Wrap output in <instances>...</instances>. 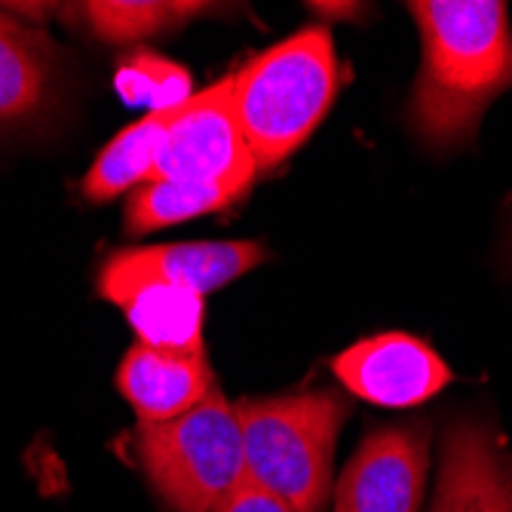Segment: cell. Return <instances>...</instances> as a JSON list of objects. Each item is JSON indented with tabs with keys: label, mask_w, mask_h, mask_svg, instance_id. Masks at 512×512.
Returning a JSON list of instances; mask_svg holds the SVG:
<instances>
[{
	"label": "cell",
	"mask_w": 512,
	"mask_h": 512,
	"mask_svg": "<svg viewBox=\"0 0 512 512\" xmlns=\"http://www.w3.org/2000/svg\"><path fill=\"white\" fill-rule=\"evenodd\" d=\"M421 71L408 123L433 151L473 142L485 108L512 89V25L503 0H417Z\"/></svg>",
	"instance_id": "obj_1"
},
{
	"label": "cell",
	"mask_w": 512,
	"mask_h": 512,
	"mask_svg": "<svg viewBox=\"0 0 512 512\" xmlns=\"http://www.w3.org/2000/svg\"><path fill=\"white\" fill-rule=\"evenodd\" d=\"M341 89L332 34L301 28L230 74V108L252 151L255 169L292 157L329 114Z\"/></svg>",
	"instance_id": "obj_2"
},
{
	"label": "cell",
	"mask_w": 512,
	"mask_h": 512,
	"mask_svg": "<svg viewBox=\"0 0 512 512\" xmlns=\"http://www.w3.org/2000/svg\"><path fill=\"white\" fill-rule=\"evenodd\" d=\"M347 414L350 402L335 390L240 402L246 482L295 512H319L332 491V457Z\"/></svg>",
	"instance_id": "obj_3"
},
{
	"label": "cell",
	"mask_w": 512,
	"mask_h": 512,
	"mask_svg": "<svg viewBox=\"0 0 512 512\" xmlns=\"http://www.w3.org/2000/svg\"><path fill=\"white\" fill-rule=\"evenodd\" d=\"M135 454L169 512H212L246 479L237 405L218 387L181 417L138 424Z\"/></svg>",
	"instance_id": "obj_4"
},
{
	"label": "cell",
	"mask_w": 512,
	"mask_h": 512,
	"mask_svg": "<svg viewBox=\"0 0 512 512\" xmlns=\"http://www.w3.org/2000/svg\"><path fill=\"white\" fill-rule=\"evenodd\" d=\"M255 175L252 151L230 108V77H221L194 92V99L175 114L151 181L227 184L249 191Z\"/></svg>",
	"instance_id": "obj_5"
},
{
	"label": "cell",
	"mask_w": 512,
	"mask_h": 512,
	"mask_svg": "<svg viewBox=\"0 0 512 512\" xmlns=\"http://www.w3.org/2000/svg\"><path fill=\"white\" fill-rule=\"evenodd\" d=\"M267 261V249L255 240H221V243H175L151 249L114 252L96 279L105 301L117 304L129 289L142 283H172L197 295L230 286L243 273Z\"/></svg>",
	"instance_id": "obj_6"
},
{
	"label": "cell",
	"mask_w": 512,
	"mask_h": 512,
	"mask_svg": "<svg viewBox=\"0 0 512 512\" xmlns=\"http://www.w3.org/2000/svg\"><path fill=\"white\" fill-rule=\"evenodd\" d=\"M427 467V424L368 433L335 488V512H417Z\"/></svg>",
	"instance_id": "obj_7"
},
{
	"label": "cell",
	"mask_w": 512,
	"mask_h": 512,
	"mask_svg": "<svg viewBox=\"0 0 512 512\" xmlns=\"http://www.w3.org/2000/svg\"><path fill=\"white\" fill-rule=\"evenodd\" d=\"M335 378L359 399L381 408H411L451 384L445 359L405 332L365 338L332 359Z\"/></svg>",
	"instance_id": "obj_8"
},
{
	"label": "cell",
	"mask_w": 512,
	"mask_h": 512,
	"mask_svg": "<svg viewBox=\"0 0 512 512\" xmlns=\"http://www.w3.org/2000/svg\"><path fill=\"white\" fill-rule=\"evenodd\" d=\"M433 512H512L506 454L488 424L457 421L445 433Z\"/></svg>",
	"instance_id": "obj_9"
},
{
	"label": "cell",
	"mask_w": 512,
	"mask_h": 512,
	"mask_svg": "<svg viewBox=\"0 0 512 512\" xmlns=\"http://www.w3.org/2000/svg\"><path fill=\"white\" fill-rule=\"evenodd\" d=\"M117 390L129 399L138 424H160L200 405L215 378L203 353H169L135 344L117 371Z\"/></svg>",
	"instance_id": "obj_10"
},
{
	"label": "cell",
	"mask_w": 512,
	"mask_h": 512,
	"mask_svg": "<svg viewBox=\"0 0 512 512\" xmlns=\"http://www.w3.org/2000/svg\"><path fill=\"white\" fill-rule=\"evenodd\" d=\"M62 53L43 31L0 10V132L19 129L50 108Z\"/></svg>",
	"instance_id": "obj_11"
},
{
	"label": "cell",
	"mask_w": 512,
	"mask_h": 512,
	"mask_svg": "<svg viewBox=\"0 0 512 512\" xmlns=\"http://www.w3.org/2000/svg\"><path fill=\"white\" fill-rule=\"evenodd\" d=\"M138 335V344L169 350V353H203V295L172 286V283H142L117 298Z\"/></svg>",
	"instance_id": "obj_12"
},
{
	"label": "cell",
	"mask_w": 512,
	"mask_h": 512,
	"mask_svg": "<svg viewBox=\"0 0 512 512\" xmlns=\"http://www.w3.org/2000/svg\"><path fill=\"white\" fill-rule=\"evenodd\" d=\"M181 108L145 114L138 123L117 132L99 151V157L92 160V166L80 184L83 197L89 203H105V200L120 197L123 191H135V188H142L145 181H151L166 129L172 126V120Z\"/></svg>",
	"instance_id": "obj_13"
},
{
	"label": "cell",
	"mask_w": 512,
	"mask_h": 512,
	"mask_svg": "<svg viewBox=\"0 0 512 512\" xmlns=\"http://www.w3.org/2000/svg\"><path fill=\"white\" fill-rule=\"evenodd\" d=\"M68 10L92 37L105 43H138L178 31L215 7L194 0H92Z\"/></svg>",
	"instance_id": "obj_14"
},
{
	"label": "cell",
	"mask_w": 512,
	"mask_h": 512,
	"mask_svg": "<svg viewBox=\"0 0 512 512\" xmlns=\"http://www.w3.org/2000/svg\"><path fill=\"white\" fill-rule=\"evenodd\" d=\"M246 188H227V184H197V181H145L135 188L126 212L123 227L126 234L138 237L148 230L172 227L191 221L209 212H221L246 197Z\"/></svg>",
	"instance_id": "obj_15"
},
{
	"label": "cell",
	"mask_w": 512,
	"mask_h": 512,
	"mask_svg": "<svg viewBox=\"0 0 512 512\" xmlns=\"http://www.w3.org/2000/svg\"><path fill=\"white\" fill-rule=\"evenodd\" d=\"M114 89L129 108H148V114L172 111L194 99L191 71L157 53H132L117 65Z\"/></svg>",
	"instance_id": "obj_16"
},
{
	"label": "cell",
	"mask_w": 512,
	"mask_h": 512,
	"mask_svg": "<svg viewBox=\"0 0 512 512\" xmlns=\"http://www.w3.org/2000/svg\"><path fill=\"white\" fill-rule=\"evenodd\" d=\"M212 512H295V509L286 500H279L276 494L243 479Z\"/></svg>",
	"instance_id": "obj_17"
},
{
	"label": "cell",
	"mask_w": 512,
	"mask_h": 512,
	"mask_svg": "<svg viewBox=\"0 0 512 512\" xmlns=\"http://www.w3.org/2000/svg\"><path fill=\"white\" fill-rule=\"evenodd\" d=\"M506 476H509V491H512V457H506Z\"/></svg>",
	"instance_id": "obj_18"
}]
</instances>
